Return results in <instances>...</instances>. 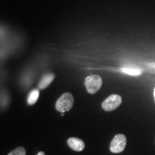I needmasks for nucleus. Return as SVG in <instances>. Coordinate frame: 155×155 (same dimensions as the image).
I'll return each instance as SVG.
<instances>
[{"instance_id":"obj_11","label":"nucleus","mask_w":155,"mask_h":155,"mask_svg":"<svg viewBox=\"0 0 155 155\" xmlns=\"http://www.w3.org/2000/svg\"><path fill=\"white\" fill-rule=\"evenodd\" d=\"M154 101H155V88H154Z\"/></svg>"},{"instance_id":"obj_2","label":"nucleus","mask_w":155,"mask_h":155,"mask_svg":"<svg viewBox=\"0 0 155 155\" xmlns=\"http://www.w3.org/2000/svg\"><path fill=\"white\" fill-rule=\"evenodd\" d=\"M84 85L88 93L91 94H94L101 88L102 79L98 75H88L85 79Z\"/></svg>"},{"instance_id":"obj_3","label":"nucleus","mask_w":155,"mask_h":155,"mask_svg":"<svg viewBox=\"0 0 155 155\" xmlns=\"http://www.w3.org/2000/svg\"><path fill=\"white\" fill-rule=\"evenodd\" d=\"M126 145H127L126 136L122 134H119L116 135L112 139L111 144H110V151L115 154L122 152L125 150Z\"/></svg>"},{"instance_id":"obj_10","label":"nucleus","mask_w":155,"mask_h":155,"mask_svg":"<svg viewBox=\"0 0 155 155\" xmlns=\"http://www.w3.org/2000/svg\"><path fill=\"white\" fill-rule=\"evenodd\" d=\"M37 155H45V153L44 152H40L38 153V154Z\"/></svg>"},{"instance_id":"obj_8","label":"nucleus","mask_w":155,"mask_h":155,"mask_svg":"<svg viewBox=\"0 0 155 155\" xmlns=\"http://www.w3.org/2000/svg\"><path fill=\"white\" fill-rule=\"evenodd\" d=\"M121 71L125 74L132 75V76H139L141 74L142 71L139 68H123Z\"/></svg>"},{"instance_id":"obj_5","label":"nucleus","mask_w":155,"mask_h":155,"mask_svg":"<svg viewBox=\"0 0 155 155\" xmlns=\"http://www.w3.org/2000/svg\"><path fill=\"white\" fill-rule=\"evenodd\" d=\"M68 146L73 150L76 152H81L84 150L85 143L82 139L77 138V137H71L67 141Z\"/></svg>"},{"instance_id":"obj_4","label":"nucleus","mask_w":155,"mask_h":155,"mask_svg":"<svg viewBox=\"0 0 155 155\" xmlns=\"http://www.w3.org/2000/svg\"><path fill=\"white\" fill-rule=\"evenodd\" d=\"M122 98L118 94H112L103 101L101 106L103 109L106 111H112L121 104Z\"/></svg>"},{"instance_id":"obj_9","label":"nucleus","mask_w":155,"mask_h":155,"mask_svg":"<svg viewBox=\"0 0 155 155\" xmlns=\"http://www.w3.org/2000/svg\"><path fill=\"white\" fill-rule=\"evenodd\" d=\"M8 155H26V150L24 147H19L9 153Z\"/></svg>"},{"instance_id":"obj_6","label":"nucleus","mask_w":155,"mask_h":155,"mask_svg":"<svg viewBox=\"0 0 155 155\" xmlns=\"http://www.w3.org/2000/svg\"><path fill=\"white\" fill-rule=\"evenodd\" d=\"M54 78H55V75L53 73H48L45 75H44L42 78L41 80L39 82L38 87L40 89H45L49 86L52 81H53Z\"/></svg>"},{"instance_id":"obj_7","label":"nucleus","mask_w":155,"mask_h":155,"mask_svg":"<svg viewBox=\"0 0 155 155\" xmlns=\"http://www.w3.org/2000/svg\"><path fill=\"white\" fill-rule=\"evenodd\" d=\"M39 95H40V92L38 89H34V90L31 91L28 97V104L29 105H34L38 101Z\"/></svg>"},{"instance_id":"obj_1","label":"nucleus","mask_w":155,"mask_h":155,"mask_svg":"<svg viewBox=\"0 0 155 155\" xmlns=\"http://www.w3.org/2000/svg\"><path fill=\"white\" fill-rule=\"evenodd\" d=\"M74 104V98L71 93L66 92L63 94L57 100L55 104V108L58 111L61 113L69 111L73 108Z\"/></svg>"}]
</instances>
